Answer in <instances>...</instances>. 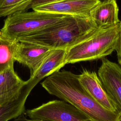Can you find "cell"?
Masks as SVG:
<instances>
[{
    "label": "cell",
    "mask_w": 121,
    "mask_h": 121,
    "mask_svg": "<svg viewBox=\"0 0 121 121\" xmlns=\"http://www.w3.org/2000/svg\"><path fill=\"white\" fill-rule=\"evenodd\" d=\"M41 85L49 94L73 105L91 121H121L120 112L103 108L91 96L81 85L78 75L59 70L46 77Z\"/></svg>",
    "instance_id": "1"
},
{
    "label": "cell",
    "mask_w": 121,
    "mask_h": 121,
    "mask_svg": "<svg viewBox=\"0 0 121 121\" xmlns=\"http://www.w3.org/2000/svg\"><path fill=\"white\" fill-rule=\"evenodd\" d=\"M97 29L90 17L67 15L60 22L35 34L20 38L19 42L53 49L67 50Z\"/></svg>",
    "instance_id": "2"
},
{
    "label": "cell",
    "mask_w": 121,
    "mask_h": 121,
    "mask_svg": "<svg viewBox=\"0 0 121 121\" xmlns=\"http://www.w3.org/2000/svg\"><path fill=\"white\" fill-rule=\"evenodd\" d=\"M119 24L107 28H97L83 40L67 50L65 64L103 58L115 50Z\"/></svg>",
    "instance_id": "3"
},
{
    "label": "cell",
    "mask_w": 121,
    "mask_h": 121,
    "mask_svg": "<svg viewBox=\"0 0 121 121\" xmlns=\"http://www.w3.org/2000/svg\"><path fill=\"white\" fill-rule=\"evenodd\" d=\"M66 16L33 10L17 12L7 17L0 33L9 39L17 40L53 26Z\"/></svg>",
    "instance_id": "4"
},
{
    "label": "cell",
    "mask_w": 121,
    "mask_h": 121,
    "mask_svg": "<svg viewBox=\"0 0 121 121\" xmlns=\"http://www.w3.org/2000/svg\"><path fill=\"white\" fill-rule=\"evenodd\" d=\"M25 114L29 118L52 121H91L88 117L73 105L54 100L38 107L27 110Z\"/></svg>",
    "instance_id": "5"
},
{
    "label": "cell",
    "mask_w": 121,
    "mask_h": 121,
    "mask_svg": "<svg viewBox=\"0 0 121 121\" xmlns=\"http://www.w3.org/2000/svg\"><path fill=\"white\" fill-rule=\"evenodd\" d=\"M36 85L29 79L22 87L0 95V121H9L25 113L26 100Z\"/></svg>",
    "instance_id": "6"
},
{
    "label": "cell",
    "mask_w": 121,
    "mask_h": 121,
    "mask_svg": "<svg viewBox=\"0 0 121 121\" xmlns=\"http://www.w3.org/2000/svg\"><path fill=\"white\" fill-rule=\"evenodd\" d=\"M98 76L121 113V66L107 59H104L98 70Z\"/></svg>",
    "instance_id": "7"
},
{
    "label": "cell",
    "mask_w": 121,
    "mask_h": 121,
    "mask_svg": "<svg viewBox=\"0 0 121 121\" xmlns=\"http://www.w3.org/2000/svg\"><path fill=\"white\" fill-rule=\"evenodd\" d=\"M100 0H64L34 8L35 11L90 17L94 8Z\"/></svg>",
    "instance_id": "8"
},
{
    "label": "cell",
    "mask_w": 121,
    "mask_h": 121,
    "mask_svg": "<svg viewBox=\"0 0 121 121\" xmlns=\"http://www.w3.org/2000/svg\"><path fill=\"white\" fill-rule=\"evenodd\" d=\"M78 79L86 91L103 108L112 112H120L96 72L85 70L78 75Z\"/></svg>",
    "instance_id": "9"
},
{
    "label": "cell",
    "mask_w": 121,
    "mask_h": 121,
    "mask_svg": "<svg viewBox=\"0 0 121 121\" xmlns=\"http://www.w3.org/2000/svg\"><path fill=\"white\" fill-rule=\"evenodd\" d=\"M51 50L41 45L18 41L15 60L27 67L30 69L31 76Z\"/></svg>",
    "instance_id": "10"
},
{
    "label": "cell",
    "mask_w": 121,
    "mask_h": 121,
    "mask_svg": "<svg viewBox=\"0 0 121 121\" xmlns=\"http://www.w3.org/2000/svg\"><path fill=\"white\" fill-rule=\"evenodd\" d=\"M118 14L116 0H100L91 11L90 17L97 28H107L120 24Z\"/></svg>",
    "instance_id": "11"
},
{
    "label": "cell",
    "mask_w": 121,
    "mask_h": 121,
    "mask_svg": "<svg viewBox=\"0 0 121 121\" xmlns=\"http://www.w3.org/2000/svg\"><path fill=\"white\" fill-rule=\"evenodd\" d=\"M66 52L67 50L65 49L51 50L29 79L37 84L43 78L60 70L66 65Z\"/></svg>",
    "instance_id": "12"
},
{
    "label": "cell",
    "mask_w": 121,
    "mask_h": 121,
    "mask_svg": "<svg viewBox=\"0 0 121 121\" xmlns=\"http://www.w3.org/2000/svg\"><path fill=\"white\" fill-rule=\"evenodd\" d=\"M18 41L4 36L0 33V72L14 67Z\"/></svg>",
    "instance_id": "13"
},
{
    "label": "cell",
    "mask_w": 121,
    "mask_h": 121,
    "mask_svg": "<svg viewBox=\"0 0 121 121\" xmlns=\"http://www.w3.org/2000/svg\"><path fill=\"white\" fill-rule=\"evenodd\" d=\"M27 83L21 79L10 67L0 72V95L22 87Z\"/></svg>",
    "instance_id": "14"
},
{
    "label": "cell",
    "mask_w": 121,
    "mask_h": 121,
    "mask_svg": "<svg viewBox=\"0 0 121 121\" xmlns=\"http://www.w3.org/2000/svg\"><path fill=\"white\" fill-rule=\"evenodd\" d=\"M64 0H27L11 9L0 12V17H7L8 16L17 12H24L30 9L48 4L50 3L59 2Z\"/></svg>",
    "instance_id": "15"
},
{
    "label": "cell",
    "mask_w": 121,
    "mask_h": 121,
    "mask_svg": "<svg viewBox=\"0 0 121 121\" xmlns=\"http://www.w3.org/2000/svg\"><path fill=\"white\" fill-rule=\"evenodd\" d=\"M27 0H0V12L11 9Z\"/></svg>",
    "instance_id": "16"
},
{
    "label": "cell",
    "mask_w": 121,
    "mask_h": 121,
    "mask_svg": "<svg viewBox=\"0 0 121 121\" xmlns=\"http://www.w3.org/2000/svg\"><path fill=\"white\" fill-rule=\"evenodd\" d=\"M115 51L116 52L118 63L121 66V21H120L119 24V35L117 45Z\"/></svg>",
    "instance_id": "17"
},
{
    "label": "cell",
    "mask_w": 121,
    "mask_h": 121,
    "mask_svg": "<svg viewBox=\"0 0 121 121\" xmlns=\"http://www.w3.org/2000/svg\"><path fill=\"white\" fill-rule=\"evenodd\" d=\"M14 121H52L47 120L43 119H34L30 118H27L26 117H25L23 115H22L17 118L15 119Z\"/></svg>",
    "instance_id": "18"
}]
</instances>
